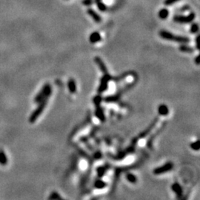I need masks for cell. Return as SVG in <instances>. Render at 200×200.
Here are the masks:
<instances>
[{
    "label": "cell",
    "instance_id": "cell-1",
    "mask_svg": "<svg viewBox=\"0 0 200 200\" xmlns=\"http://www.w3.org/2000/svg\"><path fill=\"white\" fill-rule=\"evenodd\" d=\"M159 36L162 39L169 41H173V42H179V43L185 44L188 43L190 42V38L182 36H175L171 32H168L167 31H161L159 32Z\"/></svg>",
    "mask_w": 200,
    "mask_h": 200
},
{
    "label": "cell",
    "instance_id": "cell-2",
    "mask_svg": "<svg viewBox=\"0 0 200 200\" xmlns=\"http://www.w3.org/2000/svg\"><path fill=\"white\" fill-rule=\"evenodd\" d=\"M196 14L194 13H189L187 16H175L173 17V21L181 24H188L195 19Z\"/></svg>",
    "mask_w": 200,
    "mask_h": 200
},
{
    "label": "cell",
    "instance_id": "cell-3",
    "mask_svg": "<svg viewBox=\"0 0 200 200\" xmlns=\"http://www.w3.org/2000/svg\"><path fill=\"white\" fill-rule=\"evenodd\" d=\"M51 85H50L49 84H47V85H45V86L43 87L41 93H39V94L36 97L35 101L37 102H40L42 101L43 99H47V98L49 97L50 95L51 94Z\"/></svg>",
    "mask_w": 200,
    "mask_h": 200
},
{
    "label": "cell",
    "instance_id": "cell-4",
    "mask_svg": "<svg viewBox=\"0 0 200 200\" xmlns=\"http://www.w3.org/2000/svg\"><path fill=\"white\" fill-rule=\"evenodd\" d=\"M173 168V163L171 162H168L163 165L162 166L158 167L154 170V173L156 175L163 174V173H168L170 171H171Z\"/></svg>",
    "mask_w": 200,
    "mask_h": 200
},
{
    "label": "cell",
    "instance_id": "cell-5",
    "mask_svg": "<svg viewBox=\"0 0 200 200\" xmlns=\"http://www.w3.org/2000/svg\"><path fill=\"white\" fill-rule=\"evenodd\" d=\"M111 79V76L109 75L108 74H104V76L102 78L101 82H100V85H99V88H98V92H99V93H103V92L105 91L107 89V87H108V82Z\"/></svg>",
    "mask_w": 200,
    "mask_h": 200
},
{
    "label": "cell",
    "instance_id": "cell-6",
    "mask_svg": "<svg viewBox=\"0 0 200 200\" xmlns=\"http://www.w3.org/2000/svg\"><path fill=\"white\" fill-rule=\"evenodd\" d=\"M48 99V98H47V99H43L42 101L40 102V105H39V107L36 109V111H34V113L32 114V116H31V122H34V121L38 118L39 116L42 114L43 110L45 109V105H46V104H47Z\"/></svg>",
    "mask_w": 200,
    "mask_h": 200
},
{
    "label": "cell",
    "instance_id": "cell-7",
    "mask_svg": "<svg viewBox=\"0 0 200 200\" xmlns=\"http://www.w3.org/2000/svg\"><path fill=\"white\" fill-rule=\"evenodd\" d=\"M95 62L96 63V65H97V66L99 67V70L102 71V72L104 74H108V72H107V67H106L105 64L104 63V62L102 60V59L100 57H98V56H96V58H95Z\"/></svg>",
    "mask_w": 200,
    "mask_h": 200
},
{
    "label": "cell",
    "instance_id": "cell-8",
    "mask_svg": "<svg viewBox=\"0 0 200 200\" xmlns=\"http://www.w3.org/2000/svg\"><path fill=\"white\" fill-rule=\"evenodd\" d=\"M88 13L90 15V16L92 18V19L94 20L97 23H100L102 21V18L101 16H99V14H98L97 13H96V11H95L94 10L91 9V8H89V9H88Z\"/></svg>",
    "mask_w": 200,
    "mask_h": 200
},
{
    "label": "cell",
    "instance_id": "cell-9",
    "mask_svg": "<svg viewBox=\"0 0 200 200\" xmlns=\"http://www.w3.org/2000/svg\"><path fill=\"white\" fill-rule=\"evenodd\" d=\"M171 188H172V191H173V192L176 194V196H177L178 197H181L182 196V194H183L182 187V186L180 185L179 183L176 182V183H174V184L172 185Z\"/></svg>",
    "mask_w": 200,
    "mask_h": 200
},
{
    "label": "cell",
    "instance_id": "cell-10",
    "mask_svg": "<svg viewBox=\"0 0 200 200\" xmlns=\"http://www.w3.org/2000/svg\"><path fill=\"white\" fill-rule=\"evenodd\" d=\"M95 114H96V117H97L99 120H101L102 122H104L105 120V115L104 111H103V110L100 107L99 105H96Z\"/></svg>",
    "mask_w": 200,
    "mask_h": 200
},
{
    "label": "cell",
    "instance_id": "cell-11",
    "mask_svg": "<svg viewBox=\"0 0 200 200\" xmlns=\"http://www.w3.org/2000/svg\"><path fill=\"white\" fill-rule=\"evenodd\" d=\"M67 88L71 93H74L76 92V83L75 80L73 79H70L67 82Z\"/></svg>",
    "mask_w": 200,
    "mask_h": 200
},
{
    "label": "cell",
    "instance_id": "cell-12",
    "mask_svg": "<svg viewBox=\"0 0 200 200\" xmlns=\"http://www.w3.org/2000/svg\"><path fill=\"white\" fill-rule=\"evenodd\" d=\"M158 113L161 116H167L169 114V108L166 105H160L158 107Z\"/></svg>",
    "mask_w": 200,
    "mask_h": 200
},
{
    "label": "cell",
    "instance_id": "cell-13",
    "mask_svg": "<svg viewBox=\"0 0 200 200\" xmlns=\"http://www.w3.org/2000/svg\"><path fill=\"white\" fill-rule=\"evenodd\" d=\"M101 35L99 34L98 32H93L91 34L90 36V42H91L92 44L96 43V42H99L101 40Z\"/></svg>",
    "mask_w": 200,
    "mask_h": 200
},
{
    "label": "cell",
    "instance_id": "cell-14",
    "mask_svg": "<svg viewBox=\"0 0 200 200\" xmlns=\"http://www.w3.org/2000/svg\"><path fill=\"white\" fill-rule=\"evenodd\" d=\"M157 121H158V119H155L154 122H153L151 124V125H149V127H148V128H147V129H146L145 131L143 132L142 133V134H140V137L143 138V137H145V136H147V133H150V132L151 131V130H152L153 128H154V127L156 126V125Z\"/></svg>",
    "mask_w": 200,
    "mask_h": 200
},
{
    "label": "cell",
    "instance_id": "cell-15",
    "mask_svg": "<svg viewBox=\"0 0 200 200\" xmlns=\"http://www.w3.org/2000/svg\"><path fill=\"white\" fill-rule=\"evenodd\" d=\"M159 17L161 19H166L169 15V11L167 8H162L159 11Z\"/></svg>",
    "mask_w": 200,
    "mask_h": 200
},
{
    "label": "cell",
    "instance_id": "cell-16",
    "mask_svg": "<svg viewBox=\"0 0 200 200\" xmlns=\"http://www.w3.org/2000/svg\"><path fill=\"white\" fill-rule=\"evenodd\" d=\"M106 186H107V184H106L105 182L101 180V179H98L94 183V187L97 189H103Z\"/></svg>",
    "mask_w": 200,
    "mask_h": 200
},
{
    "label": "cell",
    "instance_id": "cell-17",
    "mask_svg": "<svg viewBox=\"0 0 200 200\" xmlns=\"http://www.w3.org/2000/svg\"><path fill=\"white\" fill-rule=\"evenodd\" d=\"M126 179L129 182L132 183V184H135V183H136V182H137V178H136V176L131 173H127Z\"/></svg>",
    "mask_w": 200,
    "mask_h": 200
},
{
    "label": "cell",
    "instance_id": "cell-18",
    "mask_svg": "<svg viewBox=\"0 0 200 200\" xmlns=\"http://www.w3.org/2000/svg\"><path fill=\"white\" fill-rule=\"evenodd\" d=\"M179 50H180V51L184 52V53H191L194 52V49H193L191 47L187 46V45H181V46H179Z\"/></svg>",
    "mask_w": 200,
    "mask_h": 200
},
{
    "label": "cell",
    "instance_id": "cell-19",
    "mask_svg": "<svg viewBox=\"0 0 200 200\" xmlns=\"http://www.w3.org/2000/svg\"><path fill=\"white\" fill-rule=\"evenodd\" d=\"M95 2H96V5H97L98 9H99L100 11L104 12L107 10V6L102 2V0H96Z\"/></svg>",
    "mask_w": 200,
    "mask_h": 200
},
{
    "label": "cell",
    "instance_id": "cell-20",
    "mask_svg": "<svg viewBox=\"0 0 200 200\" xmlns=\"http://www.w3.org/2000/svg\"><path fill=\"white\" fill-rule=\"evenodd\" d=\"M199 29V25L197 24V23H194V24H192V25H191V32L192 33V34H196V33H198Z\"/></svg>",
    "mask_w": 200,
    "mask_h": 200
},
{
    "label": "cell",
    "instance_id": "cell-21",
    "mask_svg": "<svg viewBox=\"0 0 200 200\" xmlns=\"http://www.w3.org/2000/svg\"><path fill=\"white\" fill-rule=\"evenodd\" d=\"M191 147L193 150H194V151H199V140H196V141L194 142L191 143Z\"/></svg>",
    "mask_w": 200,
    "mask_h": 200
},
{
    "label": "cell",
    "instance_id": "cell-22",
    "mask_svg": "<svg viewBox=\"0 0 200 200\" xmlns=\"http://www.w3.org/2000/svg\"><path fill=\"white\" fill-rule=\"evenodd\" d=\"M179 0H165L164 4H165L166 6H171V5H173V4L179 2Z\"/></svg>",
    "mask_w": 200,
    "mask_h": 200
},
{
    "label": "cell",
    "instance_id": "cell-23",
    "mask_svg": "<svg viewBox=\"0 0 200 200\" xmlns=\"http://www.w3.org/2000/svg\"><path fill=\"white\" fill-rule=\"evenodd\" d=\"M97 173L99 176H102L105 173V169L104 168H102V167H99V168H97Z\"/></svg>",
    "mask_w": 200,
    "mask_h": 200
},
{
    "label": "cell",
    "instance_id": "cell-24",
    "mask_svg": "<svg viewBox=\"0 0 200 200\" xmlns=\"http://www.w3.org/2000/svg\"><path fill=\"white\" fill-rule=\"evenodd\" d=\"M101 101H102V98H101V96H96V97L94 98V99H93V102L96 104V105H99V104H100Z\"/></svg>",
    "mask_w": 200,
    "mask_h": 200
},
{
    "label": "cell",
    "instance_id": "cell-25",
    "mask_svg": "<svg viewBox=\"0 0 200 200\" xmlns=\"http://www.w3.org/2000/svg\"><path fill=\"white\" fill-rule=\"evenodd\" d=\"M93 0H83L82 1V3L84 5H86V6H90L93 4Z\"/></svg>",
    "mask_w": 200,
    "mask_h": 200
},
{
    "label": "cell",
    "instance_id": "cell-26",
    "mask_svg": "<svg viewBox=\"0 0 200 200\" xmlns=\"http://www.w3.org/2000/svg\"><path fill=\"white\" fill-rule=\"evenodd\" d=\"M50 199H61V197H60V196H59V194H56V193H53V194H51V196H50Z\"/></svg>",
    "mask_w": 200,
    "mask_h": 200
},
{
    "label": "cell",
    "instance_id": "cell-27",
    "mask_svg": "<svg viewBox=\"0 0 200 200\" xmlns=\"http://www.w3.org/2000/svg\"><path fill=\"white\" fill-rule=\"evenodd\" d=\"M195 62H196V64L198 65H199V56H197L196 57Z\"/></svg>",
    "mask_w": 200,
    "mask_h": 200
},
{
    "label": "cell",
    "instance_id": "cell-28",
    "mask_svg": "<svg viewBox=\"0 0 200 200\" xmlns=\"http://www.w3.org/2000/svg\"><path fill=\"white\" fill-rule=\"evenodd\" d=\"M196 46L197 49L199 50V36H197L196 39Z\"/></svg>",
    "mask_w": 200,
    "mask_h": 200
}]
</instances>
